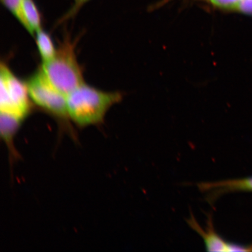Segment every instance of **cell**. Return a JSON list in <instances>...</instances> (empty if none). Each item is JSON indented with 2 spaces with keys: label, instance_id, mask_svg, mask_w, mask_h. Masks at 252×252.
Segmentation results:
<instances>
[{
  "label": "cell",
  "instance_id": "3957f363",
  "mask_svg": "<svg viewBox=\"0 0 252 252\" xmlns=\"http://www.w3.org/2000/svg\"><path fill=\"white\" fill-rule=\"evenodd\" d=\"M26 83L32 102L55 119L62 131L76 140L68 113L67 95L53 86L39 68Z\"/></svg>",
  "mask_w": 252,
  "mask_h": 252
},
{
  "label": "cell",
  "instance_id": "7a4b0ae2",
  "mask_svg": "<svg viewBox=\"0 0 252 252\" xmlns=\"http://www.w3.org/2000/svg\"><path fill=\"white\" fill-rule=\"evenodd\" d=\"M76 43L66 34L57 48L54 58L42 63L39 67L50 83L65 95L85 83L83 70L75 51Z\"/></svg>",
  "mask_w": 252,
  "mask_h": 252
},
{
  "label": "cell",
  "instance_id": "6da1fadb",
  "mask_svg": "<svg viewBox=\"0 0 252 252\" xmlns=\"http://www.w3.org/2000/svg\"><path fill=\"white\" fill-rule=\"evenodd\" d=\"M122 97L121 93L107 92L84 83L67 95L69 117L80 128L99 125L108 110Z\"/></svg>",
  "mask_w": 252,
  "mask_h": 252
},
{
  "label": "cell",
  "instance_id": "8fae6325",
  "mask_svg": "<svg viewBox=\"0 0 252 252\" xmlns=\"http://www.w3.org/2000/svg\"><path fill=\"white\" fill-rule=\"evenodd\" d=\"M238 11L247 14H252V0H242Z\"/></svg>",
  "mask_w": 252,
  "mask_h": 252
},
{
  "label": "cell",
  "instance_id": "8992f818",
  "mask_svg": "<svg viewBox=\"0 0 252 252\" xmlns=\"http://www.w3.org/2000/svg\"><path fill=\"white\" fill-rule=\"evenodd\" d=\"M187 222L189 226L202 238L207 251L229 252L230 242H226L217 232L214 227L212 213L207 214V225L204 228L198 222L192 212Z\"/></svg>",
  "mask_w": 252,
  "mask_h": 252
},
{
  "label": "cell",
  "instance_id": "277c9868",
  "mask_svg": "<svg viewBox=\"0 0 252 252\" xmlns=\"http://www.w3.org/2000/svg\"><path fill=\"white\" fill-rule=\"evenodd\" d=\"M0 112L26 119L32 111V100L26 83L1 62L0 68Z\"/></svg>",
  "mask_w": 252,
  "mask_h": 252
},
{
  "label": "cell",
  "instance_id": "5b68a950",
  "mask_svg": "<svg viewBox=\"0 0 252 252\" xmlns=\"http://www.w3.org/2000/svg\"><path fill=\"white\" fill-rule=\"evenodd\" d=\"M197 187L206 194V200L213 206L222 195L236 191H252V177L228 179L217 182H200Z\"/></svg>",
  "mask_w": 252,
  "mask_h": 252
},
{
  "label": "cell",
  "instance_id": "9c48e42d",
  "mask_svg": "<svg viewBox=\"0 0 252 252\" xmlns=\"http://www.w3.org/2000/svg\"><path fill=\"white\" fill-rule=\"evenodd\" d=\"M23 0H1L2 4L19 21L21 17V4Z\"/></svg>",
  "mask_w": 252,
  "mask_h": 252
},
{
  "label": "cell",
  "instance_id": "30bf717a",
  "mask_svg": "<svg viewBox=\"0 0 252 252\" xmlns=\"http://www.w3.org/2000/svg\"><path fill=\"white\" fill-rule=\"evenodd\" d=\"M90 0H73V4L69 10L63 15V17L60 20L59 24L63 23V22L67 21L75 15H76L80 9L86 4L87 2L90 1Z\"/></svg>",
  "mask_w": 252,
  "mask_h": 252
},
{
  "label": "cell",
  "instance_id": "52a82bcc",
  "mask_svg": "<svg viewBox=\"0 0 252 252\" xmlns=\"http://www.w3.org/2000/svg\"><path fill=\"white\" fill-rule=\"evenodd\" d=\"M19 23L33 36L42 29V17L33 0H23L22 1Z\"/></svg>",
  "mask_w": 252,
  "mask_h": 252
},
{
  "label": "cell",
  "instance_id": "ba28073f",
  "mask_svg": "<svg viewBox=\"0 0 252 252\" xmlns=\"http://www.w3.org/2000/svg\"><path fill=\"white\" fill-rule=\"evenodd\" d=\"M34 36H35L37 50L42 63L51 61L57 52V48L52 37L42 28L34 34Z\"/></svg>",
  "mask_w": 252,
  "mask_h": 252
}]
</instances>
